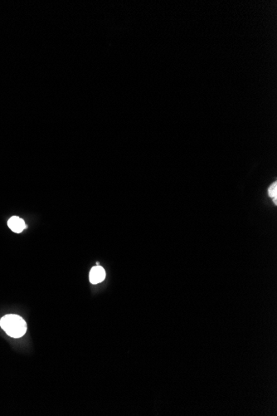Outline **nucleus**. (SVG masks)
Listing matches in <instances>:
<instances>
[{
  "label": "nucleus",
  "instance_id": "f257e3e1",
  "mask_svg": "<svg viewBox=\"0 0 277 416\" xmlns=\"http://www.w3.org/2000/svg\"><path fill=\"white\" fill-rule=\"evenodd\" d=\"M0 327L6 334L14 338H20L27 333L28 326L19 315L8 314L0 319Z\"/></svg>",
  "mask_w": 277,
  "mask_h": 416
},
{
  "label": "nucleus",
  "instance_id": "f03ea898",
  "mask_svg": "<svg viewBox=\"0 0 277 416\" xmlns=\"http://www.w3.org/2000/svg\"><path fill=\"white\" fill-rule=\"evenodd\" d=\"M8 226L11 230L14 233H17V234L21 233L25 228H27V225H26L24 220L21 218L18 217V216L11 217L9 221H8Z\"/></svg>",
  "mask_w": 277,
  "mask_h": 416
},
{
  "label": "nucleus",
  "instance_id": "7ed1b4c3",
  "mask_svg": "<svg viewBox=\"0 0 277 416\" xmlns=\"http://www.w3.org/2000/svg\"><path fill=\"white\" fill-rule=\"evenodd\" d=\"M90 282L93 284H97L102 282L106 277V272L105 269L101 266H96L91 269L90 272Z\"/></svg>",
  "mask_w": 277,
  "mask_h": 416
},
{
  "label": "nucleus",
  "instance_id": "20e7f679",
  "mask_svg": "<svg viewBox=\"0 0 277 416\" xmlns=\"http://www.w3.org/2000/svg\"><path fill=\"white\" fill-rule=\"evenodd\" d=\"M268 194L271 198H276L277 195V182H274L272 186H270L268 190Z\"/></svg>",
  "mask_w": 277,
  "mask_h": 416
}]
</instances>
